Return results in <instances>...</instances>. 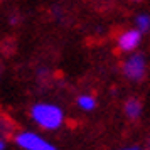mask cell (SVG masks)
<instances>
[{
  "label": "cell",
  "mask_w": 150,
  "mask_h": 150,
  "mask_svg": "<svg viewBox=\"0 0 150 150\" xmlns=\"http://www.w3.org/2000/svg\"><path fill=\"white\" fill-rule=\"evenodd\" d=\"M122 71L127 79H130V81H140L145 76V71H147L145 57L142 54H138V52H130V56L122 64Z\"/></svg>",
  "instance_id": "3"
},
{
  "label": "cell",
  "mask_w": 150,
  "mask_h": 150,
  "mask_svg": "<svg viewBox=\"0 0 150 150\" xmlns=\"http://www.w3.org/2000/svg\"><path fill=\"white\" fill-rule=\"evenodd\" d=\"M140 113H142V103L137 98H130L128 101L125 103V115L132 120H135V118L140 116Z\"/></svg>",
  "instance_id": "5"
},
{
  "label": "cell",
  "mask_w": 150,
  "mask_h": 150,
  "mask_svg": "<svg viewBox=\"0 0 150 150\" xmlns=\"http://www.w3.org/2000/svg\"><path fill=\"white\" fill-rule=\"evenodd\" d=\"M0 74H2V71H0Z\"/></svg>",
  "instance_id": "13"
},
{
  "label": "cell",
  "mask_w": 150,
  "mask_h": 150,
  "mask_svg": "<svg viewBox=\"0 0 150 150\" xmlns=\"http://www.w3.org/2000/svg\"><path fill=\"white\" fill-rule=\"evenodd\" d=\"M30 118L42 130H57L64 123V113L57 105L52 103H35L30 108Z\"/></svg>",
  "instance_id": "1"
},
{
  "label": "cell",
  "mask_w": 150,
  "mask_h": 150,
  "mask_svg": "<svg viewBox=\"0 0 150 150\" xmlns=\"http://www.w3.org/2000/svg\"><path fill=\"white\" fill-rule=\"evenodd\" d=\"M120 150H140L138 147H128V149H120Z\"/></svg>",
  "instance_id": "11"
},
{
  "label": "cell",
  "mask_w": 150,
  "mask_h": 150,
  "mask_svg": "<svg viewBox=\"0 0 150 150\" xmlns=\"http://www.w3.org/2000/svg\"><path fill=\"white\" fill-rule=\"evenodd\" d=\"M135 29L140 30L142 34L150 30V15L149 14H138L135 17Z\"/></svg>",
  "instance_id": "7"
},
{
  "label": "cell",
  "mask_w": 150,
  "mask_h": 150,
  "mask_svg": "<svg viewBox=\"0 0 150 150\" xmlns=\"http://www.w3.org/2000/svg\"><path fill=\"white\" fill-rule=\"evenodd\" d=\"M142 42V32L135 27L125 29L116 35V47L122 52H135V49Z\"/></svg>",
  "instance_id": "4"
},
{
  "label": "cell",
  "mask_w": 150,
  "mask_h": 150,
  "mask_svg": "<svg viewBox=\"0 0 150 150\" xmlns=\"http://www.w3.org/2000/svg\"><path fill=\"white\" fill-rule=\"evenodd\" d=\"M15 133V127L12 120L8 118L7 115H4V113H0V138L4 140L5 137H10Z\"/></svg>",
  "instance_id": "6"
},
{
  "label": "cell",
  "mask_w": 150,
  "mask_h": 150,
  "mask_svg": "<svg viewBox=\"0 0 150 150\" xmlns=\"http://www.w3.org/2000/svg\"><path fill=\"white\" fill-rule=\"evenodd\" d=\"M14 142L22 150H56V147L51 142H47L46 138H42L39 133L29 132V130L15 132Z\"/></svg>",
  "instance_id": "2"
},
{
  "label": "cell",
  "mask_w": 150,
  "mask_h": 150,
  "mask_svg": "<svg viewBox=\"0 0 150 150\" xmlns=\"http://www.w3.org/2000/svg\"><path fill=\"white\" fill-rule=\"evenodd\" d=\"M19 19H21V17H19L17 14H12L10 17H8V21H10V24H12V25H15V24L19 22Z\"/></svg>",
  "instance_id": "9"
},
{
  "label": "cell",
  "mask_w": 150,
  "mask_h": 150,
  "mask_svg": "<svg viewBox=\"0 0 150 150\" xmlns=\"http://www.w3.org/2000/svg\"><path fill=\"white\" fill-rule=\"evenodd\" d=\"M130 2H133V4H140L142 0H130Z\"/></svg>",
  "instance_id": "12"
},
{
  "label": "cell",
  "mask_w": 150,
  "mask_h": 150,
  "mask_svg": "<svg viewBox=\"0 0 150 150\" xmlns=\"http://www.w3.org/2000/svg\"><path fill=\"white\" fill-rule=\"evenodd\" d=\"M4 149H5V142H4V140L0 138V150H4Z\"/></svg>",
  "instance_id": "10"
},
{
  "label": "cell",
  "mask_w": 150,
  "mask_h": 150,
  "mask_svg": "<svg viewBox=\"0 0 150 150\" xmlns=\"http://www.w3.org/2000/svg\"><path fill=\"white\" fill-rule=\"evenodd\" d=\"M78 106L84 111H91L96 106V100L91 95H81L78 96Z\"/></svg>",
  "instance_id": "8"
}]
</instances>
